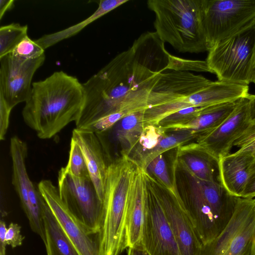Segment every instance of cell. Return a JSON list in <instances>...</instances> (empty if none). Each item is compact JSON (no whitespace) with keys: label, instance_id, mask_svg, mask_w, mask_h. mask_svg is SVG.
Listing matches in <instances>:
<instances>
[{"label":"cell","instance_id":"obj_16","mask_svg":"<svg viewBox=\"0 0 255 255\" xmlns=\"http://www.w3.org/2000/svg\"><path fill=\"white\" fill-rule=\"evenodd\" d=\"M211 81L189 72L162 73L150 92L147 108L194 94Z\"/></svg>","mask_w":255,"mask_h":255},{"label":"cell","instance_id":"obj_42","mask_svg":"<svg viewBox=\"0 0 255 255\" xmlns=\"http://www.w3.org/2000/svg\"><path fill=\"white\" fill-rule=\"evenodd\" d=\"M249 100V109L250 123H255V95L250 94L248 96Z\"/></svg>","mask_w":255,"mask_h":255},{"label":"cell","instance_id":"obj_25","mask_svg":"<svg viewBox=\"0 0 255 255\" xmlns=\"http://www.w3.org/2000/svg\"><path fill=\"white\" fill-rule=\"evenodd\" d=\"M145 109L130 113L118 122L116 135L122 147V154L129 156L138 144L145 126L144 120Z\"/></svg>","mask_w":255,"mask_h":255},{"label":"cell","instance_id":"obj_34","mask_svg":"<svg viewBox=\"0 0 255 255\" xmlns=\"http://www.w3.org/2000/svg\"><path fill=\"white\" fill-rule=\"evenodd\" d=\"M128 114L124 111L114 112L99 119L82 129L100 134L111 128Z\"/></svg>","mask_w":255,"mask_h":255},{"label":"cell","instance_id":"obj_19","mask_svg":"<svg viewBox=\"0 0 255 255\" xmlns=\"http://www.w3.org/2000/svg\"><path fill=\"white\" fill-rule=\"evenodd\" d=\"M255 155L230 153L218 161V179L231 195L241 197L254 167Z\"/></svg>","mask_w":255,"mask_h":255},{"label":"cell","instance_id":"obj_11","mask_svg":"<svg viewBox=\"0 0 255 255\" xmlns=\"http://www.w3.org/2000/svg\"><path fill=\"white\" fill-rule=\"evenodd\" d=\"M145 176L147 197L141 244L150 255H181L150 175L145 170Z\"/></svg>","mask_w":255,"mask_h":255},{"label":"cell","instance_id":"obj_23","mask_svg":"<svg viewBox=\"0 0 255 255\" xmlns=\"http://www.w3.org/2000/svg\"><path fill=\"white\" fill-rule=\"evenodd\" d=\"M238 101L209 106L200 116L188 123L164 128L167 131L169 130H194L197 132L200 136L214 130L220 126L234 110Z\"/></svg>","mask_w":255,"mask_h":255},{"label":"cell","instance_id":"obj_5","mask_svg":"<svg viewBox=\"0 0 255 255\" xmlns=\"http://www.w3.org/2000/svg\"><path fill=\"white\" fill-rule=\"evenodd\" d=\"M155 32L180 52L208 51L199 18L200 0H149Z\"/></svg>","mask_w":255,"mask_h":255},{"label":"cell","instance_id":"obj_8","mask_svg":"<svg viewBox=\"0 0 255 255\" xmlns=\"http://www.w3.org/2000/svg\"><path fill=\"white\" fill-rule=\"evenodd\" d=\"M255 237V198L238 197L229 222L210 242L202 245L198 255H251Z\"/></svg>","mask_w":255,"mask_h":255},{"label":"cell","instance_id":"obj_29","mask_svg":"<svg viewBox=\"0 0 255 255\" xmlns=\"http://www.w3.org/2000/svg\"><path fill=\"white\" fill-rule=\"evenodd\" d=\"M60 170L78 178H90L80 148L76 141L72 138L68 162Z\"/></svg>","mask_w":255,"mask_h":255},{"label":"cell","instance_id":"obj_3","mask_svg":"<svg viewBox=\"0 0 255 255\" xmlns=\"http://www.w3.org/2000/svg\"><path fill=\"white\" fill-rule=\"evenodd\" d=\"M137 164L134 159L123 154L108 164L101 231L105 255H119L125 249L128 199Z\"/></svg>","mask_w":255,"mask_h":255},{"label":"cell","instance_id":"obj_12","mask_svg":"<svg viewBox=\"0 0 255 255\" xmlns=\"http://www.w3.org/2000/svg\"><path fill=\"white\" fill-rule=\"evenodd\" d=\"M37 188L80 255H105L101 232L89 231L72 215L61 200L57 187L51 181L41 180Z\"/></svg>","mask_w":255,"mask_h":255},{"label":"cell","instance_id":"obj_43","mask_svg":"<svg viewBox=\"0 0 255 255\" xmlns=\"http://www.w3.org/2000/svg\"><path fill=\"white\" fill-rule=\"evenodd\" d=\"M250 83H254L255 84V58L254 59L250 76Z\"/></svg>","mask_w":255,"mask_h":255},{"label":"cell","instance_id":"obj_45","mask_svg":"<svg viewBox=\"0 0 255 255\" xmlns=\"http://www.w3.org/2000/svg\"><path fill=\"white\" fill-rule=\"evenodd\" d=\"M0 255H6V253H4V254H1Z\"/></svg>","mask_w":255,"mask_h":255},{"label":"cell","instance_id":"obj_10","mask_svg":"<svg viewBox=\"0 0 255 255\" xmlns=\"http://www.w3.org/2000/svg\"><path fill=\"white\" fill-rule=\"evenodd\" d=\"M9 150L12 163V184L28 220L31 229L44 242V199L27 172L25 161L28 154L27 145L15 135L10 138Z\"/></svg>","mask_w":255,"mask_h":255},{"label":"cell","instance_id":"obj_28","mask_svg":"<svg viewBox=\"0 0 255 255\" xmlns=\"http://www.w3.org/2000/svg\"><path fill=\"white\" fill-rule=\"evenodd\" d=\"M28 27L12 23L0 27V58L12 52L15 46L27 36Z\"/></svg>","mask_w":255,"mask_h":255},{"label":"cell","instance_id":"obj_36","mask_svg":"<svg viewBox=\"0 0 255 255\" xmlns=\"http://www.w3.org/2000/svg\"><path fill=\"white\" fill-rule=\"evenodd\" d=\"M24 238L21 234V227L16 223H10L6 233L5 244L14 248L22 245Z\"/></svg>","mask_w":255,"mask_h":255},{"label":"cell","instance_id":"obj_7","mask_svg":"<svg viewBox=\"0 0 255 255\" xmlns=\"http://www.w3.org/2000/svg\"><path fill=\"white\" fill-rule=\"evenodd\" d=\"M199 18L209 51L255 23V0H200Z\"/></svg>","mask_w":255,"mask_h":255},{"label":"cell","instance_id":"obj_27","mask_svg":"<svg viewBox=\"0 0 255 255\" xmlns=\"http://www.w3.org/2000/svg\"><path fill=\"white\" fill-rule=\"evenodd\" d=\"M173 165V180H171L169 177L166 162L162 154L153 159L148 164L145 170L148 174L153 175L155 177V179L170 194L176 198H180L181 196L178 191L176 182L175 163Z\"/></svg>","mask_w":255,"mask_h":255},{"label":"cell","instance_id":"obj_6","mask_svg":"<svg viewBox=\"0 0 255 255\" xmlns=\"http://www.w3.org/2000/svg\"><path fill=\"white\" fill-rule=\"evenodd\" d=\"M255 58V23L214 46L206 62L218 80L248 85Z\"/></svg>","mask_w":255,"mask_h":255},{"label":"cell","instance_id":"obj_33","mask_svg":"<svg viewBox=\"0 0 255 255\" xmlns=\"http://www.w3.org/2000/svg\"><path fill=\"white\" fill-rule=\"evenodd\" d=\"M167 69L175 71H194L211 73L206 61L187 60L171 54Z\"/></svg>","mask_w":255,"mask_h":255},{"label":"cell","instance_id":"obj_32","mask_svg":"<svg viewBox=\"0 0 255 255\" xmlns=\"http://www.w3.org/2000/svg\"><path fill=\"white\" fill-rule=\"evenodd\" d=\"M45 50L35 41L28 36L25 37L10 53L19 58L32 59L44 54Z\"/></svg>","mask_w":255,"mask_h":255},{"label":"cell","instance_id":"obj_4","mask_svg":"<svg viewBox=\"0 0 255 255\" xmlns=\"http://www.w3.org/2000/svg\"><path fill=\"white\" fill-rule=\"evenodd\" d=\"M186 175L189 191L181 197L202 245L217 237L233 214L238 197L230 194L217 181L200 180Z\"/></svg>","mask_w":255,"mask_h":255},{"label":"cell","instance_id":"obj_13","mask_svg":"<svg viewBox=\"0 0 255 255\" xmlns=\"http://www.w3.org/2000/svg\"><path fill=\"white\" fill-rule=\"evenodd\" d=\"M45 59V55L26 59L11 53L0 58V96L11 110L28 98L33 75Z\"/></svg>","mask_w":255,"mask_h":255},{"label":"cell","instance_id":"obj_14","mask_svg":"<svg viewBox=\"0 0 255 255\" xmlns=\"http://www.w3.org/2000/svg\"><path fill=\"white\" fill-rule=\"evenodd\" d=\"M167 222L181 255H198L202 244L182 198H176L150 175Z\"/></svg>","mask_w":255,"mask_h":255},{"label":"cell","instance_id":"obj_20","mask_svg":"<svg viewBox=\"0 0 255 255\" xmlns=\"http://www.w3.org/2000/svg\"><path fill=\"white\" fill-rule=\"evenodd\" d=\"M131 47L136 60L142 66L156 73L167 70L170 54L155 32L142 33Z\"/></svg>","mask_w":255,"mask_h":255},{"label":"cell","instance_id":"obj_15","mask_svg":"<svg viewBox=\"0 0 255 255\" xmlns=\"http://www.w3.org/2000/svg\"><path fill=\"white\" fill-rule=\"evenodd\" d=\"M248 97L238 100L232 112L217 128L197 138V143L218 161L221 158L230 154L235 141L250 125Z\"/></svg>","mask_w":255,"mask_h":255},{"label":"cell","instance_id":"obj_39","mask_svg":"<svg viewBox=\"0 0 255 255\" xmlns=\"http://www.w3.org/2000/svg\"><path fill=\"white\" fill-rule=\"evenodd\" d=\"M7 227L4 220L2 218L0 221V255L6 253L5 238Z\"/></svg>","mask_w":255,"mask_h":255},{"label":"cell","instance_id":"obj_37","mask_svg":"<svg viewBox=\"0 0 255 255\" xmlns=\"http://www.w3.org/2000/svg\"><path fill=\"white\" fill-rule=\"evenodd\" d=\"M11 109L0 96V139L4 140L8 130Z\"/></svg>","mask_w":255,"mask_h":255},{"label":"cell","instance_id":"obj_46","mask_svg":"<svg viewBox=\"0 0 255 255\" xmlns=\"http://www.w3.org/2000/svg\"><path fill=\"white\" fill-rule=\"evenodd\" d=\"M254 155H255V154Z\"/></svg>","mask_w":255,"mask_h":255},{"label":"cell","instance_id":"obj_35","mask_svg":"<svg viewBox=\"0 0 255 255\" xmlns=\"http://www.w3.org/2000/svg\"><path fill=\"white\" fill-rule=\"evenodd\" d=\"M234 146L239 148L236 153L255 154V123L250 124Z\"/></svg>","mask_w":255,"mask_h":255},{"label":"cell","instance_id":"obj_24","mask_svg":"<svg viewBox=\"0 0 255 255\" xmlns=\"http://www.w3.org/2000/svg\"><path fill=\"white\" fill-rule=\"evenodd\" d=\"M128 0H101L97 9L80 22L62 30L44 35L35 41L45 50L58 42L74 35L85 27Z\"/></svg>","mask_w":255,"mask_h":255},{"label":"cell","instance_id":"obj_1","mask_svg":"<svg viewBox=\"0 0 255 255\" xmlns=\"http://www.w3.org/2000/svg\"><path fill=\"white\" fill-rule=\"evenodd\" d=\"M161 74L140 65L131 47L119 53L83 84L84 101L76 128H84L114 112L147 108L150 92Z\"/></svg>","mask_w":255,"mask_h":255},{"label":"cell","instance_id":"obj_40","mask_svg":"<svg viewBox=\"0 0 255 255\" xmlns=\"http://www.w3.org/2000/svg\"><path fill=\"white\" fill-rule=\"evenodd\" d=\"M13 0H0V19L1 20L4 13L12 8L14 6Z\"/></svg>","mask_w":255,"mask_h":255},{"label":"cell","instance_id":"obj_17","mask_svg":"<svg viewBox=\"0 0 255 255\" xmlns=\"http://www.w3.org/2000/svg\"><path fill=\"white\" fill-rule=\"evenodd\" d=\"M147 197V190L145 170L137 164L128 199L125 227V248L133 247L141 243Z\"/></svg>","mask_w":255,"mask_h":255},{"label":"cell","instance_id":"obj_31","mask_svg":"<svg viewBox=\"0 0 255 255\" xmlns=\"http://www.w3.org/2000/svg\"><path fill=\"white\" fill-rule=\"evenodd\" d=\"M166 132L164 128L159 126L145 125L138 143L141 147L140 149H142L138 155L155 147Z\"/></svg>","mask_w":255,"mask_h":255},{"label":"cell","instance_id":"obj_18","mask_svg":"<svg viewBox=\"0 0 255 255\" xmlns=\"http://www.w3.org/2000/svg\"><path fill=\"white\" fill-rule=\"evenodd\" d=\"M71 138L80 148L90 179L103 202L108 164L106 163L98 134L88 129L75 128L73 130Z\"/></svg>","mask_w":255,"mask_h":255},{"label":"cell","instance_id":"obj_26","mask_svg":"<svg viewBox=\"0 0 255 255\" xmlns=\"http://www.w3.org/2000/svg\"><path fill=\"white\" fill-rule=\"evenodd\" d=\"M162 136L155 147L151 150L138 155L135 160L138 165L145 170L148 164L155 157L175 147H179L193 138L199 136V133L194 130H180Z\"/></svg>","mask_w":255,"mask_h":255},{"label":"cell","instance_id":"obj_22","mask_svg":"<svg viewBox=\"0 0 255 255\" xmlns=\"http://www.w3.org/2000/svg\"><path fill=\"white\" fill-rule=\"evenodd\" d=\"M43 207L47 255H80L44 200Z\"/></svg>","mask_w":255,"mask_h":255},{"label":"cell","instance_id":"obj_30","mask_svg":"<svg viewBox=\"0 0 255 255\" xmlns=\"http://www.w3.org/2000/svg\"><path fill=\"white\" fill-rule=\"evenodd\" d=\"M209 106L191 107L180 110L166 117L157 126L163 128L184 124L194 120L202 114Z\"/></svg>","mask_w":255,"mask_h":255},{"label":"cell","instance_id":"obj_2","mask_svg":"<svg viewBox=\"0 0 255 255\" xmlns=\"http://www.w3.org/2000/svg\"><path fill=\"white\" fill-rule=\"evenodd\" d=\"M83 101V84L75 77L56 71L32 83L22 118L39 138L49 139L76 122Z\"/></svg>","mask_w":255,"mask_h":255},{"label":"cell","instance_id":"obj_9","mask_svg":"<svg viewBox=\"0 0 255 255\" xmlns=\"http://www.w3.org/2000/svg\"><path fill=\"white\" fill-rule=\"evenodd\" d=\"M57 188L61 200L72 215L89 231L101 232L103 202L91 179L78 178L59 170Z\"/></svg>","mask_w":255,"mask_h":255},{"label":"cell","instance_id":"obj_44","mask_svg":"<svg viewBox=\"0 0 255 255\" xmlns=\"http://www.w3.org/2000/svg\"><path fill=\"white\" fill-rule=\"evenodd\" d=\"M251 255H255V237H254L252 242Z\"/></svg>","mask_w":255,"mask_h":255},{"label":"cell","instance_id":"obj_21","mask_svg":"<svg viewBox=\"0 0 255 255\" xmlns=\"http://www.w3.org/2000/svg\"><path fill=\"white\" fill-rule=\"evenodd\" d=\"M177 162L183 171L206 181H216L218 161L198 143L178 147Z\"/></svg>","mask_w":255,"mask_h":255},{"label":"cell","instance_id":"obj_41","mask_svg":"<svg viewBox=\"0 0 255 255\" xmlns=\"http://www.w3.org/2000/svg\"><path fill=\"white\" fill-rule=\"evenodd\" d=\"M127 255H150L140 243L128 248Z\"/></svg>","mask_w":255,"mask_h":255},{"label":"cell","instance_id":"obj_38","mask_svg":"<svg viewBox=\"0 0 255 255\" xmlns=\"http://www.w3.org/2000/svg\"><path fill=\"white\" fill-rule=\"evenodd\" d=\"M241 198H255V159L253 171L250 175Z\"/></svg>","mask_w":255,"mask_h":255}]
</instances>
